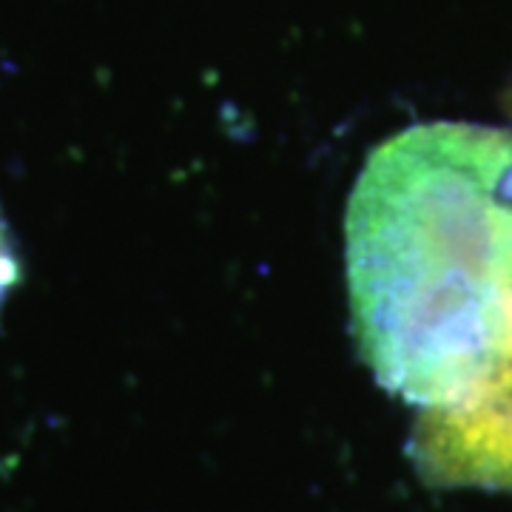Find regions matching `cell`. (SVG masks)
Here are the masks:
<instances>
[{
	"label": "cell",
	"mask_w": 512,
	"mask_h": 512,
	"mask_svg": "<svg viewBox=\"0 0 512 512\" xmlns=\"http://www.w3.org/2000/svg\"><path fill=\"white\" fill-rule=\"evenodd\" d=\"M507 111H510V117H512V89L510 94H507Z\"/></svg>",
	"instance_id": "277c9868"
},
{
	"label": "cell",
	"mask_w": 512,
	"mask_h": 512,
	"mask_svg": "<svg viewBox=\"0 0 512 512\" xmlns=\"http://www.w3.org/2000/svg\"><path fill=\"white\" fill-rule=\"evenodd\" d=\"M15 282H18V256H15V248H12V237L6 231V222L0 217V305L9 296Z\"/></svg>",
	"instance_id": "3957f363"
},
{
	"label": "cell",
	"mask_w": 512,
	"mask_h": 512,
	"mask_svg": "<svg viewBox=\"0 0 512 512\" xmlns=\"http://www.w3.org/2000/svg\"><path fill=\"white\" fill-rule=\"evenodd\" d=\"M512 131L421 123L370 151L345 211L359 356L404 402L461 396L512 288Z\"/></svg>",
	"instance_id": "6da1fadb"
},
{
	"label": "cell",
	"mask_w": 512,
	"mask_h": 512,
	"mask_svg": "<svg viewBox=\"0 0 512 512\" xmlns=\"http://www.w3.org/2000/svg\"><path fill=\"white\" fill-rule=\"evenodd\" d=\"M407 453L430 487L512 493V288L487 367L461 396L421 407Z\"/></svg>",
	"instance_id": "7a4b0ae2"
}]
</instances>
